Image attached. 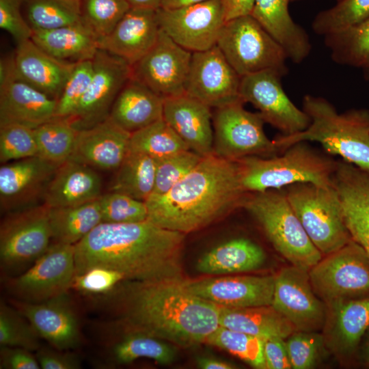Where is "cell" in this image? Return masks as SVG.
Segmentation results:
<instances>
[{"instance_id": "6da1fadb", "label": "cell", "mask_w": 369, "mask_h": 369, "mask_svg": "<svg viewBox=\"0 0 369 369\" xmlns=\"http://www.w3.org/2000/svg\"><path fill=\"white\" fill-rule=\"evenodd\" d=\"M98 299L114 312L125 332L181 347L206 343L219 326V305L189 292L182 280L124 281Z\"/></svg>"}, {"instance_id": "7a4b0ae2", "label": "cell", "mask_w": 369, "mask_h": 369, "mask_svg": "<svg viewBox=\"0 0 369 369\" xmlns=\"http://www.w3.org/2000/svg\"><path fill=\"white\" fill-rule=\"evenodd\" d=\"M184 235L148 220L102 222L74 245L75 275L102 266L126 281L183 280Z\"/></svg>"}, {"instance_id": "3957f363", "label": "cell", "mask_w": 369, "mask_h": 369, "mask_svg": "<svg viewBox=\"0 0 369 369\" xmlns=\"http://www.w3.org/2000/svg\"><path fill=\"white\" fill-rule=\"evenodd\" d=\"M248 193L241 185L237 161L213 153L167 193L148 197V220L185 234L242 207Z\"/></svg>"}, {"instance_id": "277c9868", "label": "cell", "mask_w": 369, "mask_h": 369, "mask_svg": "<svg viewBox=\"0 0 369 369\" xmlns=\"http://www.w3.org/2000/svg\"><path fill=\"white\" fill-rule=\"evenodd\" d=\"M303 110L310 119L309 126L273 139L279 154L295 143L316 141L327 153L369 170V111L352 109L340 113L327 99L312 94L304 96Z\"/></svg>"}, {"instance_id": "5b68a950", "label": "cell", "mask_w": 369, "mask_h": 369, "mask_svg": "<svg viewBox=\"0 0 369 369\" xmlns=\"http://www.w3.org/2000/svg\"><path fill=\"white\" fill-rule=\"evenodd\" d=\"M236 161L241 183L247 193L282 189L296 183L333 186L338 163L305 141L295 143L273 156H249Z\"/></svg>"}, {"instance_id": "8992f818", "label": "cell", "mask_w": 369, "mask_h": 369, "mask_svg": "<svg viewBox=\"0 0 369 369\" xmlns=\"http://www.w3.org/2000/svg\"><path fill=\"white\" fill-rule=\"evenodd\" d=\"M274 249L293 266L309 271L323 257L313 244L284 189L249 193L242 206Z\"/></svg>"}, {"instance_id": "52a82bcc", "label": "cell", "mask_w": 369, "mask_h": 369, "mask_svg": "<svg viewBox=\"0 0 369 369\" xmlns=\"http://www.w3.org/2000/svg\"><path fill=\"white\" fill-rule=\"evenodd\" d=\"M284 191L309 238L323 256L353 240L333 185L296 183L284 188Z\"/></svg>"}, {"instance_id": "ba28073f", "label": "cell", "mask_w": 369, "mask_h": 369, "mask_svg": "<svg viewBox=\"0 0 369 369\" xmlns=\"http://www.w3.org/2000/svg\"><path fill=\"white\" fill-rule=\"evenodd\" d=\"M217 46L241 77L266 70L288 73L284 50L251 14L226 21Z\"/></svg>"}, {"instance_id": "9c48e42d", "label": "cell", "mask_w": 369, "mask_h": 369, "mask_svg": "<svg viewBox=\"0 0 369 369\" xmlns=\"http://www.w3.org/2000/svg\"><path fill=\"white\" fill-rule=\"evenodd\" d=\"M49 206L6 213L0 225L1 269L10 277L29 268L52 243Z\"/></svg>"}, {"instance_id": "30bf717a", "label": "cell", "mask_w": 369, "mask_h": 369, "mask_svg": "<svg viewBox=\"0 0 369 369\" xmlns=\"http://www.w3.org/2000/svg\"><path fill=\"white\" fill-rule=\"evenodd\" d=\"M312 288L327 305L369 297V257L352 240L309 271Z\"/></svg>"}, {"instance_id": "8fae6325", "label": "cell", "mask_w": 369, "mask_h": 369, "mask_svg": "<svg viewBox=\"0 0 369 369\" xmlns=\"http://www.w3.org/2000/svg\"><path fill=\"white\" fill-rule=\"evenodd\" d=\"M244 104L239 100L214 109L213 153L232 161L279 154L273 140L264 131L265 122L261 115L246 110Z\"/></svg>"}, {"instance_id": "7c38bea8", "label": "cell", "mask_w": 369, "mask_h": 369, "mask_svg": "<svg viewBox=\"0 0 369 369\" xmlns=\"http://www.w3.org/2000/svg\"><path fill=\"white\" fill-rule=\"evenodd\" d=\"M74 275V245L52 243L29 268L9 277L6 284L16 299L41 302L66 294Z\"/></svg>"}, {"instance_id": "4fadbf2b", "label": "cell", "mask_w": 369, "mask_h": 369, "mask_svg": "<svg viewBox=\"0 0 369 369\" xmlns=\"http://www.w3.org/2000/svg\"><path fill=\"white\" fill-rule=\"evenodd\" d=\"M282 77L273 70L242 77L239 96L245 103L249 102L258 110L265 123L282 135H292L306 129L310 119L288 98L282 85Z\"/></svg>"}, {"instance_id": "5bb4252c", "label": "cell", "mask_w": 369, "mask_h": 369, "mask_svg": "<svg viewBox=\"0 0 369 369\" xmlns=\"http://www.w3.org/2000/svg\"><path fill=\"white\" fill-rule=\"evenodd\" d=\"M156 16L160 29L192 53L216 46L226 23L221 0H208L176 9L159 8Z\"/></svg>"}, {"instance_id": "9a60e30c", "label": "cell", "mask_w": 369, "mask_h": 369, "mask_svg": "<svg viewBox=\"0 0 369 369\" xmlns=\"http://www.w3.org/2000/svg\"><path fill=\"white\" fill-rule=\"evenodd\" d=\"M192 55L160 29L154 46L131 66V78L163 98L183 95Z\"/></svg>"}, {"instance_id": "2e32d148", "label": "cell", "mask_w": 369, "mask_h": 369, "mask_svg": "<svg viewBox=\"0 0 369 369\" xmlns=\"http://www.w3.org/2000/svg\"><path fill=\"white\" fill-rule=\"evenodd\" d=\"M93 63L89 87L76 111L66 118L78 131L107 119L117 96L131 77V66L105 51L98 49Z\"/></svg>"}, {"instance_id": "e0dca14e", "label": "cell", "mask_w": 369, "mask_h": 369, "mask_svg": "<svg viewBox=\"0 0 369 369\" xmlns=\"http://www.w3.org/2000/svg\"><path fill=\"white\" fill-rule=\"evenodd\" d=\"M271 305L296 331H322L326 304L316 295L308 271L290 265L275 275Z\"/></svg>"}, {"instance_id": "ac0fdd59", "label": "cell", "mask_w": 369, "mask_h": 369, "mask_svg": "<svg viewBox=\"0 0 369 369\" xmlns=\"http://www.w3.org/2000/svg\"><path fill=\"white\" fill-rule=\"evenodd\" d=\"M241 79L216 45L193 53L185 94L210 108H219L241 100Z\"/></svg>"}, {"instance_id": "d6986e66", "label": "cell", "mask_w": 369, "mask_h": 369, "mask_svg": "<svg viewBox=\"0 0 369 369\" xmlns=\"http://www.w3.org/2000/svg\"><path fill=\"white\" fill-rule=\"evenodd\" d=\"M58 165L37 155L0 167V208L5 214L43 203Z\"/></svg>"}, {"instance_id": "ffe728a7", "label": "cell", "mask_w": 369, "mask_h": 369, "mask_svg": "<svg viewBox=\"0 0 369 369\" xmlns=\"http://www.w3.org/2000/svg\"><path fill=\"white\" fill-rule=\"evenodd\" d=\"M275 275H234L182 280L191 293L219 306L246 308L271 305Z\"/></svg>"}, {"instance_id": "44dd1931", "label": "cell", "mask_w": 369, "mask_h": 369, "mask_svg": "<svg viewBox=\"0 0 369 369\" xmlns=\"http://www.w3.org/2000/svg\"><path fill=\"white\" fill-rule=\"evenodd\" d=\"M322 334L327 350L353 365L359 343L369 328V297L327 304Z\"/></svg>"}, {"instance_id": "7402d4cb", "label": "cell", "mask_w": 369, "mask_h": 369, "mask_svg": "<svg viewBox=\"0 0 369 369\" xmlns=\"http://www.w3.org/2000/svg\"><path fill=\"white\" fill-rule=\"evenodd\" d=\"M67 293L41 302L14 299L12 305L52 347L68 351L81 342V331Z\"/></svg>"}, {"instance_id": "603a6c76", "label": "cell", "mask_w": 369, "mask_h": 369, "mask_svg": "<svg viewBox=\"0 0 369 369\" xmlns=\"http://www.w3.org/2000/svg\"><path fill=\"white\" fill-rule=\"evenodd\" d=\"M131 135L108 117L79 131L69 159L96 170L115 172L128 152Z\"/></svg>"}, {"instance_id": "cb8c5ba5", "label": "cell", "mask_w": 369, "mask_h": 369, "mask_svg": "<svg viewBox=\"0 0 369 369\" xmlns=\"http://www.w3.org/2000/svg\"><path fill=\"white\" fill-rule=\"evenodd\" d=\"M333 184L352 239L369 257V170L338 161Z\"/></svg>"}, {"instance_id": "d4e9b609", "label": "cell", "mask_w": 369, "mask_h": 369, "mask_svg": "<svg viewBox=\"0 0 369 369\" xmlns=\"http://www.w3.org/2000/svg\"><path fill=\"white\" fill-rule=\"evenodd\" d=\"M159 32L156 10L131 8L112 32L99 40V49L132 66L154 46Z\"/></svg>"}, {"instance_id": "484cf974", "label": "cell", "mask_w": 369, "mask_h": 369, "mask_svg": "<svg viewBox=\"0 0 369 369\" xmlns=\"http://www.w3.org/2000/svg\"><path fill=\"white\" fill-rule=\"evenodd\" d=\"M163 118L201 156L213 153L211 108L187 94L164 98Z\"/></svg>"}, {"instance_id": "4316f807", "label": "cell", "mask_w": 369, "mask_h": 369, "mask_svg": "<svg viewBox=\"0 0 369 369\" xmlns=\"http://www.w3.org/2000/svg\"><path fill=\"white\" fill-rule=\"evenodd\" d=\"M13 57L16 78L56 100L76 64L51 56L31 39L17 43Z\"/></svg>"}, {"instance_id": "83f0119b", "label": "cell", "mask_w": 369, "mask_h": 369, "mask_svg": "<svg viewBox=\"0 0 369 369\" xmlns=\"http://www.w3.org/2000/svg\"><path fill=\"white\" fill-rule=\"evenodd\" d=\"M57 100L14 77L0 82V125L35 128L55 118Z\"/></svg>"}, {"instance_id": "f1b7e54d", "label": "cell", "mask_w": 369, "mask_h": 369, "mask_svg": "<svg viewBox=\"0 0 369 369\" xmlns=\"http://www.w3.org/2000/svg\"><path fill=\"white\" fill-rule=\"evenodd\" d=\"M292 0H256L251 15L282 46L288 59L301 64L310 54L312 44L306 31L289 12Z\"/></svg>"}, {"instance_id": "f546056e", "label": "cell", "mask_w": 369, "mask_h": 369, "mask_svg": "<svg viewBox=\"0 0 369 369\" xmlns=\"http://www.w3.org/2000/svg\"><path fill=\"white\" fill-rule=\"evenodd\" d=\"M97 170L68 159L57 168L46 190L43 204L50 208L83 204L102 195Z\"/></svg>"}, {"instance_id": "4dcf8cb0", "label": "cell", "mask_w": 369, "mask_h": 369, "mask_svg": "<svg viewBox=\"0 0 369 369\" xmlns=\"http://www.w3.org/2000/svg\"><path fill=\"white\" fill-rule=\"evenodd\" d=\"M164 98L130 78L117 96L109 117L130 133L163 118Z\"/></svg>"}, {"instance_id": "1f68e13d", "label": "cell", "mask_w": 369, "mask_h": 369, "mask_svg": "<svg viewBox=\"0 0 369 369\" xmlns=\"http://www.w3.org/2000/svg\"><path fill=\"white\" fill-rule=\"evenodd\" d=\"M31 40L51 56L68 62L93 59L98 39L84 22L49 30L33 31Z\"/></svg>"}, {"instance_id": "d6a6232c", "label": "cell", "mask_w": 369, "mask_h": 369, "mask_svg": "<svg viewBox=\"0 0 369 369\" xmlns=\"http://www.w3.org/2000/svg\"><path fill=\"white\" fill-rule=\"evenodd\" d=\"M266 260L263 249L252 241L238 238L213 248L197 260L196 269L206 275L249 272L260 269Z\"/></svg>"}, {"instance_id": "836d02e7", "label": "cell", "mask_w": 369, "mask_h": 369, "mask_svg": "<svg viewBox=\"0 0 369 369\" xmlns=\"http://www.w3.org/2000/svg\"><path fill=\"white\" fill-rule=\"evenodd\" d=\"M219 324L263 339L271 337L286 339L296 331L271 305L246 308L219 306Z\"/></svg>"}, {"instance_id": "e575fe53", "label": "cell", "mask_w": 369, "mask_h": 369, "mask_svg": "<svg viewBox=\"0 0 369 369\" xmlns=\"http://www.w3.org/2000/svg\"><path fill=\"white\" fill-rule=\"evenodd\" d=\"M49 208L52 243L74 245L102 222L98 199L79 205Z\"/></svg>"}, {"instance_id": "d590c367", "label": "cell", "mask_w": 369, "mask_h": 369, "mask_svg": "<svg viewBox=\"0 0 369 369\" xmlns=\"http://www.w3.org/2000/svg\"><path fill=\"white\" fill-rule=\"evenodd\" d=\"M155 173V159L143 153L128 150L115 171L109 191L146 202L153 193Z\"/></svg>"}, {"instance_id": "8d00e7d4", "label": "cell", "mask_w": 369, "mask_h": 369, "mask_svg": "<svg viewBox=\"0 0 369 369\" xmlns=\"http://www.w3.org/2000/svg\"><path fill=\"white\" fill-rule=\"evenodd\" d=\"M324 40L336 64L369 68V16L347 29L325 36Z\"/></svg>"}, {"instance_id": "74e56055", "label": "cell", "mask_w": 369, "mask_h": 369, "mask_svg": "<svg viewBox=\"0 0 369 369\" xmlns=\"http://www.w3.org/2000/svg\"><path fill=\"white\" fill-rule=\"evenodd\" d=\"M125 333L109 349L111 362L126 364L139 358H148L161 364H169L175 359L176 350L161 339L141 332Z\"/></svg>"}, {"instance_id": "f35d334b", "label": "cell", "mask_w": 369, "mask_h": 369, "mask_svg": "<svg viewBox=\"0 0 369 369\" xmlns=\"http://www.w3.org/2000/svg\"><path fill=\"white\" fill-rule=\"evenodd\" d=\"M23 13L33 31L83 22L81 0H24Z\"/></svg>"}, {"instance_id": "ab89813d", "label": "cell", "mask_w": 369, "mask_h": 369, "mask_svg": "<svg viewBox=\"0 0 369 369\" xmlns=\"http://www.w3.org/2000/svg\"><path fill=\"white\" fill-rule=\"evenodd\" d=\"M33 131L38 156L58 165L70 159L79 131L68 119L53 118Z\"/></svg>"}, {"instance_id": "60d3db41", "label": "cell", "mask_w": 369, "mask_h": 369, "mask_svg": "<svg viewBox=\"0 0 369 369\" xmlns=\"http://www.w3.org/2000/svg\"><path fill=\"white\" fill-rule=\"evenodd\" d=\"M189 150L187 145L163 118L131 133L129 150L158 160L174 153Z\"/></svg>"}, {"instance_id": "b9f144b4", "label": "cell", "mask_w": 369, "mask_h": 369, "mask_svg": "<svg viewBox=\"0 0 369 369\" xmlns=\"http://www.w3.org/2000/svg\"><path fill=\"white\" fill-rule=\"evenodd\" d=\"M369 16V0H339L318 12L312 27L323 37L347 29Z\"/></svg>"}, {"instance_id": "7bdbcfd3", "label": "cell", "mask_w": 369, "mask_h": 369, "mask_svg": "<svg viewBox=\"0 0 369 369\" xmlns=\"http://www.w3.org/2000/svg\"><path fill=\"white\" fill-rule=\"evenodd\" d=\"M206 343L227 351L254 368H266L263 338L219 326Z\"/></svg>"}, {"instance_id": "ee69618b", "label": "cell", "mask_w": 369, "mask_h": 369, "mask_svg": "<svg viewBox=\"0 0 369 369\" xmlns=\"http://www.w3.org/2000/svg\"><path fill=\"white\" fill-rule=\"evenodd\" d=\"M130 8L127 0H81L83 21L98 42L112 32Z\"/></svg>"}, {"instance_id": "f6af8a7d", "label": "cell", "mask_w": 369, "mask_h": 369, "mask_svg": "<svg viewBox=\"0 0 369 369\" xmlns=\"http://www.w3.org/2000/svg\"><path fill=\"white\" fill-rule=\"evenodd\" d=\"M40 338L23 315L14 307L1 301L0 346L20 347L37 351L41 347Z\"/></svg>"}, {"instance_id": "bcb514c9", "label": "cell", "mask_w": 369, "mask_h": 369, "mask_svg": "<svg viewBox=\"0 0 369 369\" xmlns=\"http://www.w3.org/2000/svg\"><path fill=\"white\" fill-rule=\"evenodd\" d=\"M102 222L137 223L148 220L146 202L127 195L109 191L98 198Z\"/></svg>"}, {"instance_id": "7dc6e473", "label": "cell", "mask_w": 369, "mask_h": 369, "mask_svg": "<svg viewBox=\"0 0 369 369\" xmlns=\"http://www.w3.org/2000/svg\"><path fill=\"white\" fill-rule=\"evenodd\" d=\"M202 156L191 150L180 151L156 160L155 181L152 195L167 193L191 172Z\"/></svg>"}, {"instance_id": "c3c4849f", "label": "cell", "mask_w": 369, "mask_h": 369, "mask_svg": "<svg viewBox=\"0 0 369 369\" xmlns=\"http://www.w3.org/2000/svg\"><path fill=\"white\" fill-rule=\"evenodd\" d=\"M38 155L33 128L17 124L0 125L1 164Z\"/></svg>"}, {"instance_id": "681fc988", "label": "cell", "mask_w": 369, "mask_h": 369, "mask_svg": "<svg viewBox=\"0 0 369 369\" xmlns=\"http://www.w3.org/2000/svg\"><path fill=\"white\" fill-rule=\"evenodd\" d=\"M93 72V59L75 64L57 100L55 118H68L74 113L89 87Z\"/></svg>"}, {"instance_id": "f907efd6", "label": "cell", "mask_w": 369, "mask_h": 369, "mask_svg": "<svg viewBox=\"0 0 369 369\" xmlns=\"http://www.w3.org/2000/svg\"><path fill=\"white\" fill-rule=\"evenodd\" d=\"M285 341L294 369L313 368L327 349L323 336L318 331H295Z\"/></svg>"}, {"instance_id": "816d5d0a", "label": "cell", "mask_w": 369, "mask_h": 369, "mask_svg": "<svg viewBox=\"0 0 369 369\" xmlns=\"http://www.w3.org/2000/svg\"><path fill=\"white\" fill-rule=\"evenodd\" d=\"M124 281V277L118 271L95 266L75 275L71 288L86 295L100 297L108 294Z\"/></svg>"}, {"instance_id": "f5cc1de1", "label": "cell", "mask_w": 369, "mask_h": 369, "mask_svg": "<svg viewBox=\"0 0 369 369\" xmlns=\"http://www.w3.org/2000/svg\"><path fill=\"white\" fill-rule=\"evenodd\" d=\"M23 2L24 0H0V27L16 44L31 39L33 33L23 16Z\"/></svg>"}, {"instance_id": "db71d44e", "label": "cell", "mask_w": 369, "mask_h": 369, "mask_svg": "<svg viewBox=\"0 0 369 369\" xmlns=\"http://www.w3.org/2000/svg\"><path fill=\"white\" fill-rule=\"evenodd\" d=\"M36 358L42 369H79L81 361L68 351L40 347Z\"/></svg>"}, {"instance_id": "11a10c76", "label": "cell", "mask_w": 369, "mask_h": 369, "mask_svg": "<svg viewBox=\"0 0 369 369\" xmlns=\"http://www.w3.org/2000/svg\"><path fill=\"white\" fill-rule=\"evenodd\" d=\"M1 369H39L36 356L20 347L0 346Z\"/></svg>"}, {"instance_id": "9f6ffc18", "label": "cell", "mask_w": 369, "mask_h": 369, "mask_svg": "<svg viewBox=\"0 0 369 369\" xmlns=\"http://www.w3.org/2000/svg\"><path fill=\"white\" fill-rule=\"evenodd\" d=\"M263 354L266 369H290L292 365L284 338L264 339Z\"/></svg>"}, {"instance_id": "6f0895ef", "label": "cell", "mask_w": 369, "mask_h": 369, "mask_svg": "<svg viewBox=\"0 0 369 369\" xmlns=\"http://www.w3.org/2000/svg\"><path fill=\"white\" fill-rule=\"evenodd\" d=\"M256 0H221L226 22L251 14Z\"/></svg>"}, {"instance_id": "680465c9", "label": "cell", "mask_w": 369, "mask_h": 369, "mask_svg": "<svg viewBox=\"0 0 369 369\" xmlns=\"http://www.w3.org/2000/svg\"><path fill=\"white\" fill-rule=\"evenodd\" d=\"M354 366L369 368V328L359 343L355 355Z\"/></svg>"}, {"instance_id": "91938a15", "label": "cell", "mask_w": 369, "mask_h": 369, "mask_svg": "<svg viewBox=\"0 0 369 369\" xmlns=\"http://www.w3.org/2000/svg\"><path fill=\"white\" fill-rule=\"evenodd\" d=\"M199 368L202 369H232L231 363L212 357H200L197 361Z\"/></svg>"}, {"instance_id": "94428289", "label": "cell", "mask_w": 369, "mask_h": 369, "mask_svg": "<svg viewBox=\"0 0 369 369\" xmlns=\"http://www.w3.org/2000/svg\"><path fill=\"white\" fill-rule=\"evenodd\" d=\"M208 0H161V8L176 9L200 3Z\"/></svg>"}, {"instance_id": "6125c7cd", "label": "cell", "mask_w": 369, "mask_h": 369, "mask_svg": "<svg viewBox=\"0 0 369 369\" xmlns=\"http://www.w3.org/2000/svg\"><path fill=\"white\" fill-rule=\"evenodd\" d=\"M161 0H127L131 8L156 10L160 8Z\"/></svg>"}, {"instance_id": "be15d7a7", "label": "cell", "mask_w": 369, "mask_h": 369, "mask_svg": "<svg viewBox=\"0 0 369 369\" xmlns=\"http://www.w3.org/2000/svg\"><path fill=\"white\" fill-rule=\"evenodd\" d=\"M364 74H365V77L367 79H369V68L365 70Z\"/></svg>"}, {"instance_id": "e7e4bbea", "label": "cell", "mask_w": 369, "mask_h": 369, "mask_svg": "<svg viewBox=\"0 0 369 369\" xmlns=\"http://www.w3.org/2000/svg\"><path fill=\"white\" fill-rule=\"evenodd\" d=\"M301 1V0H292V1ZM335 1H336H336H339V0H335Z\"/></svg>"}]
</instances>
